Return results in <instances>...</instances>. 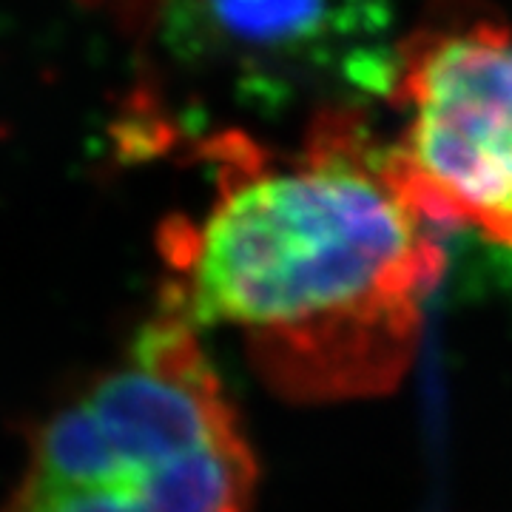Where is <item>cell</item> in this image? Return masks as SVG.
Listing matches in <instances>:
<instances>
[{
	"label": "cell",
	"instance_id": "7a4b0ae2",
	"mask_svg": "<svg viewBox=\"0 0 512 512\" xmlns=\"http://www.w3.org/2000/svg\"><path fill=\"white\" fill-rule=\"evenodd\" d=\"M256 478L200 330L163 299L126 359L37 427L0 512H251Z\"/></svg>",
	"mask_w": 512,
	"mask_h": 512
},
{
	"label": "cell",
	"instance_id": "3957f363",
	"mask_svg": "<svg viewBox=\"0 0 512 512\" xmlns=\"http://www.w3.org/2000/svg\"><path fill=\"white\" fill-rule=\"evenodd\" d=\"M387 94L404 111L384 148L390 185L433 228H470L512 248V29L447 15L413 29Z\"/></svg>",
	"mask_w": 512,
	"mask_h": 512
},
{
	"label": "cell",
	"instance_id": "6da1fadb",
	"mask_svg": "<svg viewBox=\"0 0 512 512\" xmlns=\"http://www.w3.org/2000/svg\"><path fill=\"white\" fill-rule=\"evenodd\" d=\"M350 109L322 111L299 151L242 134L205 148L217 194L160 231L163 299L197 330L231 328L288 402L382 396L419 353L444 248L387 180Z\"/></svg>",
	"mask_w": 512,
	"mask_h": 512
},
{
	"label": "cell",
	"instance_id": "277c9868",
	"mask_svg": "<svg viewBox=\"0 0 512 512\" xmlns=\"http://www.w3.org/2000/svg\"><path fill=\"white\" fill-rule=\"evenodd\" d=\"M157 23L171 55L245 83L390 86L387 0H157Z\"/></svg>",
	"mask_w": 512,
	"mask_h": 512
}]
</instances>
